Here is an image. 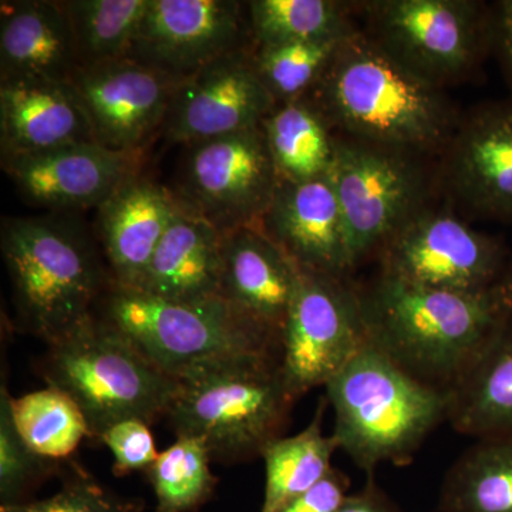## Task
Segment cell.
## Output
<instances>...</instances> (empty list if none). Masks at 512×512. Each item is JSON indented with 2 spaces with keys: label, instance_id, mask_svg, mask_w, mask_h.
Instances as JSON below:
<instances>
[{
  "label": "cell",
  "instance_id": "cell-1",
  "mask_svg": "<svg viewBox=\"0 0 512 512\" xmlns=\"http://www.w3.org/2000/svg\"><path fill=\"white\" fill-rule=\"evenodd\" d=\"M336 136L439 160L461 113L446 90L407 70L362 30L346 37L306 96Z\"/></svg>",
  "mask_w": 512,
  "mask_h": 512
},
{
  "label": "cell",
  "instance_id": "cell-2",
  "mask_svg": "<svg viewBox=\"0 0 512 512\" xmlns=\"http://www.w3.org/2000/svg\"><path fill=\"white\" fill-rule=\"evenodd\" d=\"M359 291L370 345L407 375L446 393L511 319L497 286L454 292L379 272Z\"/></svg>",
  "mask_w": 512,
  "mask_h": 512
},
{
  "label": "cell",
  "instance_id": "cell-3",
  "mask_svg": "<svg viewBox=\"0 0 512 512\" xmlns=\"http://www.w3.org/2000/svg\"><path fill=\"white\" fill-rule=\"evenodd\" d=\"M2 255L20 326L46 345L92 318L111 284L92 238L67 218H8Z\"/></svg>",
  "mask_w": 512,
  "mask_h": 512
},
{
  "label": "cell",
  "instance_id": "cell-4",
  "mask_svg": "<svg viewBox=\"0 0 512 512\" xmlns=\"http://www.w3.org/2000/svg\"><path fill=\"white\" fill-rule=\"evenodd\" d=\"M325 389L332 436L367 477L383 464L412 463L448 417V393L407 375L370 343Z\"/></svg>",
  "mask_w": 512,
  "mask_h": 512
},
{
  "label": "cell",
  "instance_id": "cell-5",
  "mask_svg": "<svg viewBox=\"0 0 512 512\" xmlns=\"http://www.w3.org/2000/svg\"><path fill=\"white\" fill-rule=\"evenodd\" d=\"M40 373L77 404L97 440L119 421L167 417L180 384L96 313L47 345Z\"/></svg>",
  "mask_w": 512,
  "mask_h": 512
},
{
  "label": "cell",
  "instance_id": "cell-6",
  "mask_svg": "<svg viewBox=\"0 0 512 512\" xmlns=\"http://www.w3.org/2000/svg\"><path fill=\"white\" fill-rule=\"evenodd\" d=\"M100 302L99 318L177 380L252 357L279 359L278 346L222 298L165 301L110 284Z\"/></svg>",
  "mask_w": 512,
  "mask_h": 512
},
{
  "label": "cell",
  "instance_id": "cell-7",
  "mask_svg": "<svg viewBox=\"0 0 512 512\" xmlns=\"http://www.w3.org/2000/svg\"><path fill=\"white\" fill-rule=\"evenodd\" d=\"M167 417L177 437L201 441L212 460L261 457L282 437L296 399L275 356L252 357L183 380Z\"/></svg>",
  "mask_w": 512,
  "mask_h": 512
},
{
  "label": "cell",
  "instance_id": "cell-8",
  "mask_svg": "<svg viewBox=\"0 0 512 512\" xmlns=\"http://www.w3.org/2000/svg\"><path fill=\"white\" fill-rule=\"evenodd\" d=\"M330 174L345 221L352 272L376 258L440 192L437 160L350 137L336 136Z\"/></svg>",
  "mask_w": 512,
  "mask_h": 512
},
{
  "label": "cell",
  "instance_id": "cell-9",
  "mask_svg": "<svg viewBox=\"0 0 512 512\" xmlns=\"http://www.w3.org/2000/svg\"><path fill=\"white\" fill-rule=\"evenodd\" d=\"M359 29L440 89L467 82L491 56L490 5L480 0L355 2Z\"/></svg>",
  "mask_w": 512,
  "mask_h": 512
},
{
  "label": "cell",
  "instance_id": "cell-10",
  "mask_svg": "<svg viewBox=\"0 0 512 512\" xmlns=\"http://www.w3.org/2000/svg\"><path fill=\"white\" fill-rule=\"evenodd\" d=\"M369 343L359 285L301 271L279 340V367L296 400L339 375Z\"/></svg>",
  "mask_w": 512,
  "mask_h": 512
},
{
  "label": "cell",
  "instance_id": "cell-11",
  "mask_svg": "<svg viewBox=\"0 0 512 512\" xmlns=\"http://www.w3.org/2000/svg\"><path fill=\"white\" fill-rule=\"evenodd\" d=\"M503 239L430 205L403 225L376 256L379 272L409 284L454 292L494 288L508 259Z\"/></svg>",
  "mask_w": 512,
  "mask_h": 512
},
{
  "label": "cell",
  "instance_id": "cell-12",
  "mask_svg": "<svg viewBox=\"0 0 512 512\" xmlns=\"http://www.w3.org/2000/svg\"><path fill=\"white\" fill-rule=\"evenodd\" d=\"M188 147L178 200L221 234L258 228L281 181L262 126Z\"/></svg>",
  "mask_w": 512,
  "mask_h": 512
},
{
  "label": "cell",
  "instance_id": "cell-13",
  "mask_svg": "<svg viewBox=\"0 0 512 512\" xmlns=\"http://www.w3.org/2000/svg\"><path fill=\"white\" fill-rule=\"evenodd\" d=\"M247 3L148 0L126 59L183 82L202 67L251 49Z\"/></svg>",
  "mask_w": 512,
  "mask_h": 512
},
{
  "label": "cell",
  "instance_id": "cell-14",
  "mask_svg": "<svg viewBox=\"0 0 512 512\" xmlns=\"http://www.w3.org/2000/svg\"><path fill=\"white\" fill-rule=\"evenodd\" d=\"M437 171L440 191L467 217L512 225V99L463 113Z\"/></svg>",
  "mask_w": 512,
  "mask_h": 512
},
{
  "label": "cell",
  "instance_id": "cell-15",
  "mask_svg": "<svg viewBox=\"0 0 512 512\" xmlns=\"http://www.w3.org/2000/svg\"><path fill=\"white\" fill-rule=\"evenodd\" d=\"M276 101L256 72L254 47L202 67L178 84L161 130L192 146L262 126Z\"/></svg>",
  "mask_w": 512,
  "mask_h": 512
},
{
  "label": "cell",
  "instance_id": "cell-16",
  "mask_svg": "<svg viewBox=\"0 0 512 512\" xmlns=\"http://www.w3.org/2000/svg\"><path fill=\"white\" fill-rule=\"evenodd\" d=\"M94 143L119 153H140L163 127L178 80L133 62L116 60L79 69L72 82Z\"/></svg>",
  "mask_w": 512,
  "mask_h": 512
},
{
  "label": "cell",
  "instance_id": "cell-17",
  "mask_svg": "<svg viewBox=\"0 0 512 512\" xmlns=\"http://www.w3.org/2000/svg\"><path fill=\"white\" fill-rule=\"evenodd\" d=\"M259 229L301 271L349 276L345 221L328 173L305 181H279Z\"/></svg>",
  "mask_w": 512,
  "mask_h": 512
},
{
  "label": "cell",
  "instance_id": "cell-18",
  "mask_svg": "<svg viewBox=\"0 0 512 512\" xmlns=\"http://www.w3.org/2000/svg\"><path fill=\"white\" fill-rule=\"evenodd\" d=\"M138 154L82 143L10 158L2 165L30 204L50 210H80L99 208L137 174Z\"/></svg>",
  "mask_w": 512,
  "mask_h": 512
},
{
  "label": "cell",
  "instance_id": "cell-19",
  "mask_svg": "<svg viewBox=\"0 0 512 512\" xmlns=\"http://www.w3.org/2000/svg\"><path fill=\"white\" fill-rule=\"evenodd\" d=\"M299 274L301 269L261 229L222 234L220 296L278 348Z\"/></svg>",
  "mask_w": 512,
  "mask_h": 512
},
{
  "label": "cell",
  "instance_id": "cell-20",
  "mask_svg": "<svg viewBox=\"0 0 512 512\" xmlns=\"http://www.w3.org/2000/svg\"><path fill=\"white\" fill-rule=\"evenodd\" d=\"M178 205L177 195L137 173L97 208L111 284L140 288Z\"/></svg>",
  "mask_w": 512,
  "mask_h": 512
},
{
  "label": "cell",
  "instance_id": "cell-21",
  "mask_svg": "<svg viewBox=\"0 0 512 512\" xmlns=\"http://www.w3.org/2000/svg\"><path fill=\"white\" fill-rule=\"evenodd\" d=\"M82 143H94V138L72 83L0 82L2 161Z\"/></svg>",
  "mask_w": 512,
  "mask_h": 512
},
{
  "label": "cell",
  "instance_id": "cell-22",
  "mask_svg": "<svg viewBox=\"0 0 512 512\" xmlns=\"http://www.w3.org/2000/svg\"><path fill=\"white\" fill-rule=\"evenodd\" d=\"M79 70L72 26L62 2L19 0L0 6L2 80L70 83Z\"/></svg>",
  "mask_w": 512,
  "mask_h": 512
},
{
  "label": "cell",
  "instance_id": "cell-23",
  "mask_svg": "<svg viewBox=\"0 0 512 512\" xmlns=\"http://www.w3.org/2000/svg\"><path fill=\"white\" fill-rule=\"evenodd\" d=\"M221 266V232L180 201L137 291L174 302L221 298Z\"/></svg>",
  "mask_w": 512,
  "mask_h": 512
},
{
  "label": "cell",
  "instance_id": "cell-24",
  "mask_svg": "<svg viewBox=\"0 0 512 512\" xmlns=\"http://www.w3.org/2000/svg\"><path fill=\"white\" fill-rule=\"evenodd\" d=\"M453 429L474 440H512V319L448 392Z\"/></svg>",
  "mask_w": 512,
  "mask_h": 512
},
{
  "label": "cell",
  "instance_id": "cell-25",
  "mask_svg": "<svg viewBox=\"0 0 512 512\" xmlns=\"http://www.w3.org/2000/svg\"><path fill=\"white\" fill-rule=\"evenodd\" d=\"M262 130L279 180H312L332 167L336 134L306 97L276 104Z\"/></svg>",
  "mask_w": 512,
  "mask_h": 512
},
{
  "label": "cell",
  "instance_id": "cell-26",
  "mask_svg": "<svg viewBox=\"0 0 512 512\" xmlns=\"http://www.w3.org/2000/svg\"><path fill=\"white\" fill-rule=\"evenodd\" d=\"M328 400L323 397L311 423L291 437H279L266 446L265 494L261 512H276L282 505L318 484L332 470V457L339 450L332 434L323 433Z\"/></svg>",
  "mask_w": 512,
  "mask_h": 512
},
{
  "label": "cell",
  "instance_id": "cell-27",
  "mask_svg": "<svg viewBox=\"0 0 512 512\" xmlns=\"http://www.w3.org/2000/svg\"><path fill=\"white\" fill-rule=\"evenodd\" d=\"M440 512H512V440H477L441 485Z\"/></svg>",
  "mask_w": 512,
  "mask_h": 512
},
{
  "label": "cell",
  "instance_id": "cell-28",
  "mask_svg": "<svg viewBox=\"0 0 512 512\" xmlns=\"http://www.w3.org/2000/svg\"><path fill=\"white\" fill-rule=\"evenodd\" d=\"M247 13L254 47L333 39L359 29L355 2L252 0Z\"/></svg>",
  "mask_w": 512,
  "mask_h": 512
},
{
  "label": "cell",
  "instance_id": "cell-29",
  "mask_svg": "<svg viewBox=\"0 0 512 512\" xmlns=\"http://www.w3.org/2000/svg\"><path fill=\"white\" fill-rule=\"evenodd\" d=\"M76 45L79 69L126 59L148 0L62 2Z\"/></svg>",
  "mask_w": 512,
  "mask_h": 512
},
{
  "label": "cell",
  "instance_id": "cell-30",
  "mask_svg": "<svg viewBox=\"0 0 512 512\" xmlns=\"http://www.w3.org/2000/svg\"><path fill=\"white\" fill-rule=\"evenodd\" d=\"M13 423L22 440L39 456L62 460L77 450L89 426L77 404L56 387L10 396Z\"/></svg>",
  "mask_w": 512,
  "mask_h": 512
},
{
  "label": "cell",
  "instance_id": "cell-31",
  "mask_svg": "<svg viewBox=\"0 0 512 512\" xmlns=\"http://www.w3.org/2000/svg\"><path fill=\"white\" fill-rule=\"evenodd\" d=\"M211 460L207 447L191 437H177L173 446L161 451L147 471L156 512H192L207 503L218 483Z\"/></svg>",
  "mask_w": 512,
  "mask_h": 512
},
{
  "label": "cell",
  "instance_id": "cell-32",
  "mask_svg": "<svg viewBox=\"0 0 512 512\" xmlns=\"http://www.w3.org/2000/svg\"><path fill=\"white\" fill-rule=\"evenodd\" d=\"M348 36L254 47L256 72L276 104L308 96Z\"/></svg>",
  "mask_w": 512,
  "mask_h": 512
},
{
  "label": "cell",
  "instance_id": "cell-33",
  "mask_svg": "<svg viewBox=\"0 0 512 512\" xmlns=\"http://www.w3.org/2000/svg\"><path fill=\"white\" fill-rule=\"evenodd\" d=\"M55 463L36 454L19 436L10 412V394L3 386L0 396V507L26 503L29 493L53 474Z\"/></svg>",
  "mask_w": 512,
  "mask_h": 512
},
{
  "label": "cell",
  "instance_id": "cell-34",
  "mask_svg": "<svg viewBox=\"0 0 512 512\" xmlns=\"http://www.w3.org/2000/svg\"><path fill=\"white\" fill-rule=\"evenodd\" d=\"M140 501L124 500L86 476H76L45 500L5 505L0 512H141Z\"/></svg>",
  "mask_w": 512,
  "mask_h": 512
},
{
  "label": "cell",
  "instance_id": "cell-35",
  "mask_svg": "<svg viewBox=\"0 0 512 512\" xmlns=\"http://www.w3.org/2000/svg\"><path fill=\"white\" fill-rule=\"evenodd\" d=\"M99 440L113 453V470L116 476H126L134 471H148L160 454L150 424L146 421H119L104 431Z\"/></svg>",
  "mask_w": 512,
  "mask_h": 512
},
{
  "label": "cell",
  "instance_id": "cell-36",
  "mask_svg": "<svg viewBox=\"0 0 512 512\" xmlns=\"http://www.w3.org/2000/svg\"><path fill=\"white\" fill-rule=\"evenodd\" d=\"M350 478L333 467L308 491L292 498L276 512H338L349 497Z\"/></svg>",
  "mask_w": 512,
  "mask_h": 512
},
{
  "label": "cell",
  "instance_id": "cell-37",
  "mask_svg": "<svg viewBox=\"0 0 512 512\" xmlns=\"http://www.w3.org/2000/svg\"><path fill=\"white\" fill-rule=\"evenodd\" d=\"M490 50L512 99V0L490 5Z\"/></svg>",
  "mask_w": 512,
  "mask_h": 512
},
{
  "label": "cell",
  "instance_id": "cell-38",
  "mask_svg": "<svg viewBox=\"0 0 512 512\" xmlns=\"http://www.w3.org/2000/svg\"><path fill=\"white\" fill-rule=\"evenodd\" d=\"M338 512H403L379 485L375 478H367L362 490L349 494Z\"/></svg>",
  "mask_w": 512,
  "mask_h": 512
},
{
  "label": "cell",
  "instance_id": "cell-39",
  "mask_svg": "<svg viewBox=\"0 0 512 512\" xmlns=\"http://www.w3.org/2000/svg\"><path fill=\"white\" fill-rule=\"evenodd\" d=\"M495 286H497V291L500 293L505 308H507L512 319V254L510 259H508L507 266H505L500 281H498V284Z\"/></svg>",
  "mask_w": 512,
  "mask_h": 512
}]
</instances>
